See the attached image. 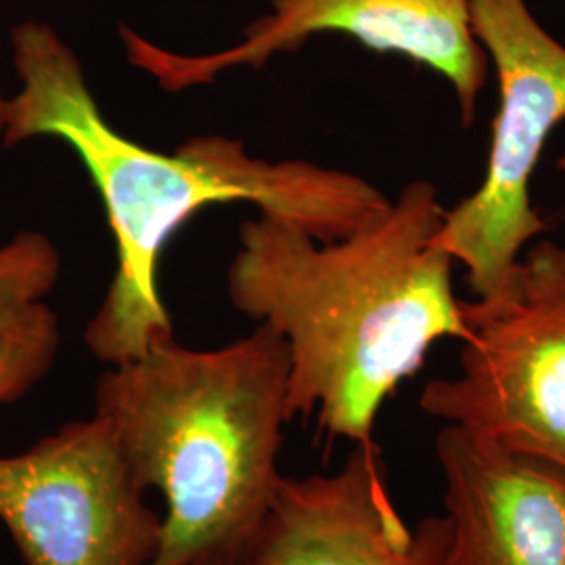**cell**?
I'll return each mask as SVG.
<instances>
[{
	"mask_svg": "<svg viewBox=\"0 0 565 565\" xmlns=\"http://www.w3.org/2000/svg\"><path fill=\"white\" fill-rule=\"evenodd\" d=\"M20 93L4 99L2 141L65 142L99 191L116 239V270L84 342L102 363L141 356L174 333L160 291L163 249L203 210L249 203L319 242L380 221L392 200L359 174L308 160L270 162L223 135L193 137L172 153L132 141L105 120L78 55L39 21L13 30Z\"/></svg>",
	"mask_w": 565,
	"mask_h": 565,
	"instance_id": "cell-1",
	"label": "cell"
},
{
	"mask_svg": "<svg viewBox=\"0 0 565 565\" xmlns=\"http://www.w3.org/2000/svg\"><path fill=\"white\" fill-rule=\"evenodd\" d=\"M445 205L429 181L404 184L380 221L319 242L260 214L243 221L226 270L231 303L281 335L287 413L369 445L385 401L440 340L467 335L455 260L438 245Z\"/></svg>",
	"mask_w": 565,
	"mask_h": 565,
	"instance_id": "cell-2",
	"label": "cell"
},
{
	"mask_svg": "<svg viewBox=\"0 0 565 565\" xmlns=\"http://www.w3.org/2000/svg\"><path fill=\"white\" fill-rule=\"evenodd\" d=\"M289 356L268 324L214 350L174 333L109 366L95 415L137 482L166 499L162 545L149 565H242L281 482Z\"/></svg>",
	"mask_w": 565,
	"mask_h": 565,
	"instance_id": "cell-3",
	"label": "cell"
},
{
	"mask_svg": "<svg viewBox=\"0 0 565 565\" xmlns=\"http://www.w3.org/2000/svg\"><path fill=\"white\" fill-rule=\"evenodd\" d=\"M459 373L425 385L434 419L565 469V245L525 249L505 285L463 302Z\"/></svg>",
	"mask_w": 565,
	"mask_h": 565,
	"instance_id": "cell-4",
	"label": "cell"
},
{
	"mask_svg": "<svg viewBox=\"0 0 565 565\" xmlns=\"http://www.w3.org/2000/svg\"><path fill=\"white\" fill-rule=\"evenodd\" d=\"M473 32L497 67L499 109L484 181L446 210L438 245L461 263L478 298L505 285L527 243L551 226L532 203V177L565 121V44L525 0H469Z\"/></svg>",
	"mask_w": 565,
	"mask_h": 565,
	"instance_id": "cell-5",
	"label": "cell"
},
{
	"mask_svg": "<svg viewBox=\"0 0 565 565\" xmlns=\"http://www.w3.org/2000/svg\"><path fill=\"white\" fill-rule=\"evenodd\" d=\"M0 522L25 565H149L162 545L163 518L97 415L0 457Z\"/></svg>",
	"mask_w": 565,
	"mask_h": 565,
	"instance_id": "cell-6",
	"label": "cell"
},
{
	"mask_svg": "<svg viewBox=\"0 0 565 565\" xmlns=\"http://www.w3.org/2000/svg\"><path fill=\"white\" fill-rule=\"evenodd\" d=\"M319 34H345L377 53H394L443 76L471 126L490 74L469 0H270L239 42L210 55H181L120 28L128 61L168 93L214 81L235 67H263L279 53L298 51Z\"/></svg>",
	"mask_w": 565,
	"mask_h": 565,
	"instance_id": "cell-7",
	"label": "cell"
},
{
	"mask_svg": "<svg viewBox=\"0 0 565 565\" xmlns=\"http://www.w3.org/2000/svg\"><path fill=\"white\" fill-rule=\"evenodd\" d=\"M446 541L445 518L404 524L369 443L331 473L281 478L242 565H446Z\"/></svg>",
	"mask_w": 565,
	"mask_h": 565,
	"instance_id": "cell-8",
	"label": "cell"
},
{
	"mask_svg": "<svg viewBox=\"0 0 565 565\" xmlns=\"http://www.w3.org/2000/svg\"><path fill=\"white\" fill-rule=\"evenodd\" d=\"M446 565H565V469L461 427L436 438Z\"/></svg>",
	"mask_w": 565,
	"mask_h": 565,
	"instance_id": "cell-9",
	"label": "cell"
},
{
	"mask_svg": "<svg viewBox=\"0 0 565 565\" xmlns=\"http://www.w3.org/2000/svg\"><path fill=\"white\" fill-rule=\"evenodd\" d=\"M60 273V252L39 231L0 247V404L23 398L55 364L60 319L44 298Z\"/></svg>",
	"mask_w": 565,
	"mask_h": 565,
	"instance_id": "cell-10",
	"label": "cell"
},
{
	"mask_svg": "<svg viewBox=\"0 0 565 565\" xmlns=\"http://www.w3.org/2000/svg\"><path fill=\"white\" fill-rule=\"evenodd\" d=\"M189 565H239L233 564V562H224V559H200V562H193Z\"/></svg>",
	"mask_w": 565,
	"mask_h": 565,
	"instance_id": "cell-11",
	"label": "cell"
},
{
	"mask_svg": "<svg viewBox=\"0 0 565 565\" xmlns=\"http://www.w3.org/2000/svg\"><path fill=\"white\" fill-rule=\"evenodd\" d=\"M2 128H4V99H0V135H2Z\"/></svg>",
	"mask_w": 565,
	"mask_h": 565,
	"instance_id": "cell-12",
	"label": "cell"
},
{
	"mask_svg": "<svg viewBox=\"0 0 565 565\" xmlns=\"http://www.w3.org/2000/svg\"><path fill=\"white\" fill-rule=\"evenodd\" d=\"M557 166H559V170H562V172H564L565 174V156H562V158H559V162H557Z\"/></svg>",
	"mask_w": 565,
	"mask_h": 565,
	"instance_id": "cell-13",
	"label": "cell"
}]
</instances>
